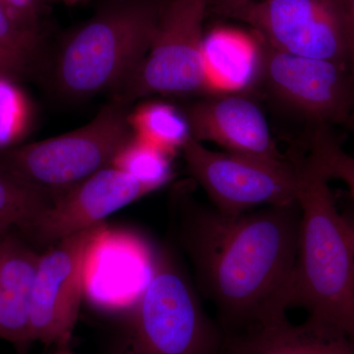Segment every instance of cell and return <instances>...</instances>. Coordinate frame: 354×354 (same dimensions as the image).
<instances>
[{
    "label": "cell",
    "instance_id": "cb8c5ba5",
    "mask_svg": "<svg viewBox=\"0 0 354 354\" xmlns=\"http://www.w3.org/2000/svg\"><path fill=\"white\" fill-rule=\"evenodd\" d=\"M252 1L254 0H227L223 6L216 8V11L221 15L228 16V14L234 12L237 9L241 8Z\"/></svg>",
    "mask_w": 354,
    "mask_h": 354
},
{
    "label": "cell",
    "instance_id": "e0dca14e",
    "mask_svg": "<svg viewBox=\"0 0 354 354\" xmlns=\"http://www.w3.org/2000/svg\"><path fill=\"white\" fill-rule=\"evenodd\" d=\"M53 201L0 162V230L12 228L25 234Z\"/></svg>",
    "mask_w": 354,
    "mask_h": 354
},
{
    "label": "cell",
    "instance_id": "8fae6325",
    "mask_svg": "<svg viewBox=\"0 0 354 354\" xmlns=\"http://www.w3.org/2000/svg\"><path fill=\"white\" fill-rule=\"evenodd\" d=\"M153 191L111 165L57 198L23 236L36 248L46 249L64 237L104 223L109 216Z\"/></svg>",
    "mask_w": 354,
    "mask_h": 354
},
{
    "label": "cell",
    "instance_id": "484cf974",
    "mask_svg": "<svg viewBox=\"0 0 354 354\" xmlns=\"http://www.w3.org/2000/svg\"><path fill=\"white\" fill-rule=\"evenodd\" d=\"M53 354H74L71 353V351H68L66 348H58L57 351H55Z\"/></svg>",
    "mask_w": 354,
    "mask_h": 354
},
{
    "label": "cell",
    "instance_id": "d6986e66",
    "mask_svg": "<svg viewBox=\"0 0 354 354\" xmlns=\"http://www.w3.org/2000/svg\"><path fill=\"white\" fill-rule=\"evenodd\" d=\"M171 156L157 147L133 136L116 155L111 165L157 190L171 180Z\"/></svg>",
    "mask_w": 354,
    "mask_h": 354
},
{
    "label": "cell",
    "instance_id": "7402d4cb",
    "mask_svg": "<svg viewBox=\"0 0 354 354\" xmlns=\"http://www.w3.org/2000/svg\"><path fill=\"white\" fill-rule=\"evenodd\" d=\"M0 3L16 24L38 32L39 0H0Z\"/></svg>",
    "mask_w": 354,
    "mask_h": 354
},
{
    "label": "cell",
    "instance_id": "3957f363",
    "mask_svg": "<svg viewBox=\"0 0 354 354\" xmlns=\"http://www.w3.org/2000/svg\"><path fill=\"white\" fill-rule=\"evenodd\" d=\"M223 337L174 254L160 247L148 283L118 314L102 354H218Z\"/></svg>",
    "mask_w": 354,
    "mask_h": 354
},
{
    "label": "cell",
    "instance_id": "ba28073f",
    "mask_svg": "<svg viewBox=\"0 0 354 354\" xmlns=\"http://www.w3.org/2000/svg\"><path fill=\"white\" fill-rule=\"evenodd\" d=\"M181 151L188 172L221 213L239 215L259 206L297 202L299 180L295 162L215 152L193 137Z\"/></svg>",
    "mask_w": 354,
    "mask_h": 354
},
{
    "label": "cell",
    "instance_id": "9a60e30c",
    "mask_svg": "<svg viewBox=\"0 0 354 354\" xmlns=\"http://www.w3.org/2000/svg\"><path fill=\"white\" fill-rule=\"evenodd\" d=\"M203 60L215 94L239 93L261 76L262 48L257 37L220 27L205 35Z\"/></svg>",
    "mask_w": 354,
    "mask_h": 354
},
{
    "label": "cell",
    "instance_id": "277c9868",
    "mask_svg": "<svg viewBox=\"0 0 354 354\" xmlns=\"http://www.w3.org/2000/svg\"><path fill=\"white\" fill-rule=\"evenodd\" d=\"M162 8L155 0H121L104 7L62 46L55 82L69 99L118 90L150 50Z\"/></svg>",
    "mask_w": 354,
    "mask_h": 354
},
{
    "label": "cell",
    "instance_id": "30bf717a",
    "mask_svg": "<svg viewBox=\"0 0 354 354\" xmlns=\"http://www.w3.org/2000/svg\"><path fill=\"white\" fill-rule=\"evenodd\" d=\"M259 41L261 77L278 101L314 127H354V87L349 67L281 53Z\"/></svg>",
    "mask_w": 354,
    "mask_h": 354
},
{
    "label": "cell",
    "instance_id": "8992f818",
    "mask_svg": "<svg viewBox=\"0 0 354 354\" xmlns=\"http://www.w3.org/2000/svg\"><path fill=\"white\" fill-rule=\"evenodd\" d=\"M211 0H169L162 8L150 50L139 68L113 92L129 106L152 94H215L203 60V22Z\"/></svg>",
    "mask_w": 354,
    "mask_h": 354
},
{
    "label": "cell",
    "instance_id": "5b68a950",
    "mask_svg": "<svg viewBox=\"0 0 354 354\" xmlns=\"http://www.w3.org/2000/svg\"><path fill=\"white\" fill-rule=\"evenodd\" d=\"M128 114L127 104L113 100L78 129L0 151V162L55 200L113 165L134 136Z\"/></svg>",
    "mask_w": 354,
    "mask_h": 354
},
{
    "label": "cell",
    "instance_id": "2e32d148",
    "mask_svg": "<svg viewBox=\"0 0 354 354\" xmlns=\"http://www.w3.org/2000/svg\"><path fill=\"white\" fill-rule=\"evenodd\" d=\"M128 121L134 136L171 157L192 137L185 113L167 102H144L128 114Z\"/></svg>",
    "mask_w": 354,
    "mask_h": 354
},
{
    "label": "cell",
    "instance_id": "52a82bcc",
    "mask_svg": "<svg viewBox=\"0 0 354 354\" xmlns=\"http://www.w3.org/2000/svg\"><path fill=\"white\" fill-rule=\"evenodd\" d=\"M228 17L251 26L274 50L349 67L351 34L344 0H254Z\"/></svg>",
    "mask_w": 354,
    "mask_h": 354
},
{
    "label": "cell",
    "instance_id": "ac0fdd59",
    "mask_svg": "<svg viewBox=\"0 0 354 354\" xmlns=\"http://www.w3.org/2000/svg\"><path fill=\"white\" fill-rule=\"evenodd\" d=\"M39 57V32L16 24L0 3V75L17 80L31 73Z\"/></svg>",
    "mask_w": 354,
    "mask_h": 354
},
{
    "label": "cell",
    "instance_id": "ffe728a7",
    "mask_svg": "<svg viewBox=\"0 0 354 354\" xmlns=\"http://www.w3.org/2000/svg\"><path fill=\"white\" fill-rule=\"evenodd\" d=\"M29 97L15 79L0 75V151L18 146L31 127Z\"/></svg>",
    "mask_w": 354,
    "mask_h": 354
},
{
    "label": "cell",
    "instance_id": "7a4b0ae2",
    "mask_svg": "<svg viewBox=\"0 0 354 354\" xmlns=\"http://www.w3.org/2000/svg\"><path fill=\"white\" fill-rule=\"evenodd\" d=\"M298 165L301 211L288 309L354 339V230L337 211L330 179L313 158Z\"/></svg>",
    "mask_w": 354,
    "mask_h": 354
},
{
    "label": "cell",
    "instance_id": "603a6c76",
    "mask_svg": "<svg viewBox=\"0 0 354 354\" xmlns=\"http://www.w3.org/2000/svg\"><path fill=\"white\" fill-rule=\"evenodd\" d=\"M344 4H346V14H348L349 34H351V62H349V68H351V78H353L354 87V0H344Z\"/></svg>",
    "mask_w": 354,
    "mask_h": 354
},
{
    "label": "cell",
    "instance_id": "d4e9b609",
    "mask_svg": "<svg viewBox=\"0 0 354 354\" xmlns=\"http://www.w3.org/2000/svg\"><path fill=\"white\" fill-rule=\"evenodd\" d=\"M57 1L64 2L67 6H75V4L80 3L84 0H57Z\"/></svg>",
    "mask_w": 354,
    "mask_h": 354
},
{
    "label": "cell",
    "instance_id": "4316f807",
    "mask_svg": "<svg viewBox=\"0 0 354 354\" xmlns=\"http://www.w3.org/2000/svg\"><path fill=\"white\" fill-rule=\"evenodd\" d=\"M214 1H215L216 8H218V7L223 6V4L225 3V2L227 1V0H214Z\"/></svg>",
    "mask_w": 354,
    "mask_h": 354
},
{
    "label": "cell",
    "instance_id": "7c38bea8",
    "mask_svg": "<svg viewBox=\"0 0 354 354\" xmlns=\"http://www.w3.org/2000/svg\"><path fill=\"white\" fill-rule=\"evenodd\" d=\"M192 137L225 152L271 162H283L259 106L236 93H220L186 109Z\"/></svg>",
    "mask_w": 354,
    "mask_h": 354
},
{
    "label": "cell",
    "instance_id": "44dd1931",
    "mask_svg": "<svg viewBox=\"0 0 354 354\" xmlns=\"http://www.w3.org/2000/svg\"><path fill=\"white\" fill-rule=\"evenodd\" d=\"M308 156L330 180L339 179L348 185L354 203V157L342 149L330 127H314Z\"/></svg>",
    "mask_w": 354,
    "mask_h": 354
},
{
    "label": "cell",
    "instance_id": "4fadbf2b",
    "mask_svg": "<svg viewBox=\"0 0 354 354\" xmlns=\"http://www.w3.org/2000/svg\"><path fill=\"white\" fill-rule=\"evenodd\" d=\"M41 253L17 230H0V339L19 354L34 344L30 308Z\"/></svg>",
    "mask_w": 354,
    "mask_h": 354
},
{
    "label": "cell",
    "instance_id": "5bb4252c",
    "mask_svg": "<svg viewBox=\"0 0 354 354\" xmlns=\"http://www.w3.org/2000/svg\"><path fill=\"white\" fill-rule=\"evenodd\" d=\"M218 354H354V339L311 319L292 324L285 315L225 335Z\"/></svg>",
    "mask_w": 354,
    "mask_h": 354
},
{
    "label": "cell",
    "instance_id": "9c48e42d",
    "mask_svg": "<svg viewBox=\"0 0 354 354\" xmlns=\"http://www.w3.org/2000/svg\"><path fill=\"white\" fill-rule=\"evenodd\" d=\"M106 227L102 223L69 235L41 253L30 308L32 342L66 348L84 297L88 252Z\"/></svg>",
    "mask_w": 354,
    "mask_h": 354
},
{
    "label": "cell",
    "instance_id": "6da1fadb",
    "mask_svg": "<svg viewBox=\"0 0 354 354\" xmlns=\"http://www.w3.org/2000/svg\"><path fill=\"white\" fill-rule=\"evenodd\" d=\"M300 221L298 201L239 215L179 203V243L223 335L286 315Z\"/></svg>",
    "mask_w": 354,
    "mask_h": 354
}]
</instances>
